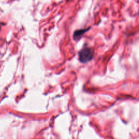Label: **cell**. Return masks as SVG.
<instances>
[{
    "instance_id": "cell-1",
    "label": "cell",
    "mask_w": 139,
    "mask_h": 139,
    "mask_svg": "<svg viewBox=\"0 0 139 139\" xmlns=\"http://www.w3.org/2000/svg\"><path fill=\"white\" fill-rule=\"evenodd\" d=\"M79 60L81 63H86L91 61L94 56V52L90 48L84 47L78 53Z\"/></svg>"
},
{
    "instance_id": "cell-2",
    "label": "cell",
    "mask_w": 139,
    "mask_h": 139,
    "mask_svg": "<svg viewBox=\"0 0 139 139\" xmlns=\"http://www.w3.org/2000/svg\"><path fill=\"white\" fill-rule=\"evenodd\" d=\"M88 30V29H81L77 30L73 33V39L75 40H79V39Z\"/></svg>"
}]
</instances>
